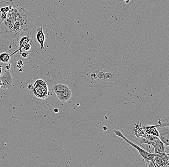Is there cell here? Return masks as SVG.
Segmentation results:
<instances>
[{
    "instance_id": "cell-22",
    "label": "cell",
    "mask_w": 169,
    "mask_h": 167,
    "mask_svg": "<svg viewBox=\"0 0 169 167\" xmlns=\"http://www.w3.org/2000/svg\"><path fill=\"white\" fill-rule=\"evenodd\" d=\"M5 68L7 69V71H9L10 69L11 68V64L10 63L8 62V63H6V65H5Z\"/></svg>"
},
{
    "instance_id": "cell-26",
    "label": "cell",
    "mask_w": 169,
    "mask_h": 167,
    "mask_svg": "<svg viewBox=\"0 0 169 167\" xmlns=\"http://www.w3.org/2000/svg\"><path fill=\"white\" fill-rule=\"evenodd\" d=\"M2 73V65L0 64V75H1Z\"/></svg>"
},
{
    "instance_id": "cell-12",
    "label": "cell",
    "mask_w": 169,
    "mask_h": 167,
    "mask_svg": "<svg viewBox=\"0 0 169 167\" xmlns=\"http://www.w3.org/2000/svg\"><path fill=\"white\" fill-rule=\"evenodd\" d=\"M72 96V92L69 89L63 92L57 94L59 100L62 102H65L69 100Z\"/></svg>"
},
{
    "instance_id": "cell-23",
    "label": "cell",
    "mask_w": 169,
    "mask_h": 167,
    "mask_svg": "<svg viewBox=\"0 0 169 167\" xmlns=\"http://www.w3.org/2000/svg\"><path fill=\"white\" fill-rule=\"evenodd\" d=\"M148 167H155V165H154V163L153 162H152V161H149V163H148Z\"/></svg>"
},
{
    "instance_id": "cell-24",
    "label": "cell",
    "mask_w": 169,
    "mask_h": 167,
    "mask_svg": "<svg viewBox=\"0 0 169 167\" xmlns=\"http://www.w3.org/2000/svg\"><path fill=\"white\" fill-rule=\"evenodd\" d=\"M27 88H28L29 90H32L33 89V84H29L28 85V86H27Z\"/></svg>"
},
{
    "instance_id": "cell-10",
    "label": "cell",
    "mask_w": 169,
    "mask_h": 167,
    "mask_svg": "<svg viewBox=\"0 0 169 167\" xmlns=\"http://www.w3.org/2000/svg\"><path fill=\"white\" fill-rule=\"evenodd\" d=\"M36 39L40 44L41 49H44V44L45 40V35L43 31V27L41 26L38 27L36 29Z\"/></svg>"
},
{
    "instance_id": "cell-19",
    "label": "cell",
    "mask_w": 169,
    "mask_h": 167,
    "mask_svg": "<svg viewBox=\"0 0 169 167\" xmlns=\"http://www.w3.org/2000/svg\"><path fill=\"white\" fill-rule=\"evenodd\" d=\"M11 10L10 9V7H3L1 9H0V11L2 13V12H7L8 13L9 11V10Z\"/></svg>"
},
{
    "instance_id": "cell-8",
    "label": "cell",
    "mask_w": 169,
    "mask_h": 167,
    "mask_svg": "<svg viewBox=\"0 0 169 167\" xmlns=\"http://www.w3.org/2000/svg\"><path fill=\"white\" fill-rule=\"evenodd\" d=\"M0 79L2 80L1 88L6 90L13 87V79L9 71H6L3 75L0 76Z\"/></svg>"
},
{
    "instance_id": "cell-28",
    "label": "cell",
    "mask_w": 169,
    "mask_h": 167,
    "mask_svg": "<svg viewBox=\"0 0 169 167\" xmlns=\"http://www.w3.org/2000/svg\"><path fill=\"white\" fill-rule=\"evenodd\" d=\"M0 85H1V86L2 85V80L0 79Z\"/></svg>"
},
{
    "instance_id": "cell-14",
    "label": "cell",
    "mask_w": 169,
    "mask_h": 167,
    "mask_svg": "<svg viewBox=\"0 0 169 167\" xmlns=\"http://www.w3.org/2000/svg\"><path fill=\"white\" fill-rule=\"evenodd\" d=\"M52 88L56 95L70 89L67 85L63 84H55L53 86Z\"/></svg>"
},
{
    "instance_id": "cell-2",
    "label": "cell",
    "mask_w": 169,
    "mask_h": 167,
    "mask_svg": "<svg viewBox=\"0 0 169 167\" xmlns=\"http://www.w3.org/2000/svg\"><path fill=\"white\" fill-rule=\"evenodd\" d=\"M33 18L30 14L24 9H18L15 23L12 31L14 32V37L19 38L23 35H27L30 30L29 26L32 25Z\"/></svg>"
},
{
    "instance_id": "cell-29",
    "label": "cell",
    "mask_w": 169,
    "mask_h": 167,
    "mask_svg": "<svg viewBox=\"0 0 169 167\" xmlns=\"http://www.w3.org/2000/svg\"><path fill=\"white\" fill-rule=\"evenodd\" d=\"M0 88H1V85H0Z\"/></svg>"
},
{
    "instance_id": "cell-6",
    "label": "cell",
    "mask_w": 169,
    "mask_h": 167,
    "mask_svg": "<svg viewBox=\"0 0 169 167\" xmlns=\"http://www.w3.org/2000/svg\"><path fill=\"white\" fill-rule=\"evenodd\" d=\"M141 143L143 144H148L151 145L154 149L155 154L165 152L164 145L158 137L156 138L155 140L153 141H149L147 139L142 137V139L141 140Z\"/></svg>"
},
{
    "instance_id": "cell-16",
    "label": "cell",
    "mask_w": 169,
    "mask_h": 167,
    "mask_svg": "<svg viewBox=\"0 0 169 167\" xmlns=\"http://www.w3.org/2000/svg\"><path fill=\"white\" fill-rule=\"evenodd\" d=\"M157 137L153 135L152 134H146V136L144 138L147 139L148 140L150 141H153L155 140Z\"/></svg>"
},
{
    "instance_id": "cell-11",
    "label": "cell",
    "mask_w": 169,
    "mask_h": 167,
    "mask_svg": "<svg viewBox=\"0 0 169 167\" xmlns=\"http://www.w3.org/2000/svg\"><path fill=\"white\" fill-rule=\"evenodd\" d=\"M31 43H32V40H31L30 37H29V36L25 35L22 37V38H21V39L19 40V49H18V50H17V51H16L13 53L10 54L11 57L12 55H13L14 54H15L16 53H17L18 51H19L20 54H21V53L22 52V49L23 48V47L27 44Z\"/></svg>"
},
{
    "instance_id": "cell-7",
    "label": "cell",
    "mask_w": 169,
    "mask_h": 167,
    "mask_svg": "<svg viewBox=\"0 0 169 167\" xmlns=\"http://www.w3.org/2000/svg\"><path fill=\"white\" fill-rule=\"evenodd\" d=\"M169 154L165 152L155 154L153 163L155 167H169Z\"/></svg>"
},
{
    "instance_id": "cell-21",
    "label": "cell",
    "mask_w": 169,
    "mask_h": 167,
    "mask_svg": "<svg viewBox=\"0 0 169 167\" xmlns=\"http://www.w3.org/2000/svg\"><path fill=\"white\" fill-rule=\"evenodd\" d=\"M31 43H28L23 47V49L25 50V51H29L31 49Z\"/></svg>"
},
{
    "instance_id": "cell-20",
    "label": "cell",
    "mask_w": 169,
    "mask_h": 167,
    "mask_svg": "<svg viewBox=\"0 0 169 167\" xmlns=\"http://www.w3.org/2000/svg\"><path fill=\"white\" fill-rule=\"evenodd\" d=\"M20 55H21V57H23V58H26L27 57H28V56H29V53H28L27 51H24V52L22 51V52L21 53Z\"/></svg>"
},
{
    "instance_id": "cell-15",
    "label": "cell",
    "mask_w": 169,
    "mask_h": 167,
    "mask_svg": "<svg viewBox=\"0 0 169 167\" xmlns=\"http://www.w3.org/2000/svg\"><path fill=\"white\" fill-rule=\"evenodd\" d=\"M10 58L11 55L9 53H3L0 54V62L2 63H8L10 60Z\"/></svg>"
},
{
    "instance_id": "cell-9",
    "label": "cell",
    "mask_w": 169,
    "mask_h": 167,
    "mask_svg": "<svg viewBox=\"0 0 169 167\" xmlns=\"http://www.w3.org/2000/svg\"><path fill=\"white\" fill-rule=\"evenodd\" d=\"M159 124L155 125H150V126H142L143 129L147 134H152L157 137H159V132L157 130V127L161 126L163 123H161L160 119L158 121Z\"/></svg>"
},
{
    "instance_id": "cell-18",
    "label": "cell",
    "mask_w": 169,
    "mask_h": 167,
    "mask_svg": "<svg viewBox=\"0 0 169 167\" xmlns=\"http://www.w3.org/2000/svg\"><path fill=\"white\" fill-rule=\"evenodd\" d=\"M7 12H2L1 14V16L0 17V18L1 19V20L2 22H3L5 19L7 18Z\"/></svg>"
},
{
    "instance_id": "cell-27",
    "label": "cell",
    "mask_w": 169,
    "mask_h": 167,
    "mask_svg": "<svg viewBox=\"0 0 169 167\" xmlns=\"http://www.w3.org/2000/svg\"><path fill=\"white\" fill-rule=\"evenodd\" d=\"M54 112L55 113H58L59 110H58V109L57 108H55L54 109Z\"/></svg>"
},
{
    "instance_id": "cell-4",
    "label": "cell",
    "mask_w": 169,
    "mask_h": 167,
    "mask_svg": "<svg viewBox=\"0 0 169 167\" xmlns=\"http://www.w3.org/2000/svg\"><path fill=\"white\" fill-rule=\"evenodd\" d=\"M33 92L39 98L45 99L48 96V87L47 84L41 79H37L33 85Z\"/></svg>"
},
{
    "instance_id": "cell-25",
    "label": "cell",
    "mask_w": 169,
    "mask_h": 167,
    "mask_svg": "<svg viewBox=\"0 0 169 167\" xmlns=\"http://www.w3.org/2000/svg\"><path fill=\"white\" fill-rule=\"evenodd\" d=\"M121 1L124 2H125L126 4H128L130 2V0H121Z\"/></svg>"
},
{
    "instance_id": "cell-17",
    "label": "cell",
    "mask_w": 169,
    "mask_h": 167,
    "mask_svg": "<svg viewBox=\"0 0 169 167\" xmlns=\"http://www.w3.org/2000/svg\"><path fill=\"white\" fill-rule=\"evenodd\" d=\"M16 66L15 67V68H21L22 66L24 65V63L22 61V60H18V61L16 62Z\"/></svg>"
},
{
    "instance_id": "cell-1",
    "label": "cell",
    "mask_w": 169,
    "mask_h": 167,
    "mask_svg": "<svg viewBox=\"0 0 169 167\" xmlns=\"http://www.w3.org/2000/svg\"><path fill=\"white\" fill-rule=\"evenodd\" d=\"M126 76L98 62L87 66L84 71V79L91 88H111L120 84Z\"/></svg>"
},
{
    "instance_id": "cell-13",
    "label": "cell",
    "mask_w": 169,
    "mask_h": 167,
    "mask_svg": "<svg viewBox=\"0 0 169 167\" xmlns=\"http://www.w3.org/2000/svg\"><path fill=\"white\" fill-rule=\"evenodd\" d=\"M134 135L137 137L145 138L146 136V132L143 129L142 125L141 124H135L134 128Z\"/></svg>"
},
{
    "instance_id": "cell-3",
    "label": "cell",
    "mask_w": 169,
    "mask_h": 167,
    "mask_svg": "<svg viewBox=\"0 0 169 167\" xmlns=\"http://www.w3.org/2000/svg\"><path fill=\"white\" fill-rule=\"evenodd\" d=\"M114 132L115 133L116 136L121 138V139H122V140L125 141L126 143L128 144L129 145H131L132 146L134 147L135 149L137 150V151L139 152L140 156L142 157V158H143V161L144 162L148 163L149 161H151L153 162V158L154 157L155 154L148 152L146 150L144 149L139 145H136L135 144L133 143L130 140H129L126 136H125L123 135V134L120 131L115 130L114 131Z\"/></svg>"
},
{
    "instance_id": "cell-5",
    "label": "cell",
    "mask_w": 169,
    "mask_h": 167,
    "mask_svg": "<svg viewBox=\"0 0 169 167\" xmlns=\"http://www.w3.org/2000/svg\"><path fill=\"white\" fill-rule=\"evenodd\" d=\"M159 132V138L163 143L165 147L169 145V127L168 122L163 123L160 126L157 127Z\"/></svg>"
}]
</instances>
